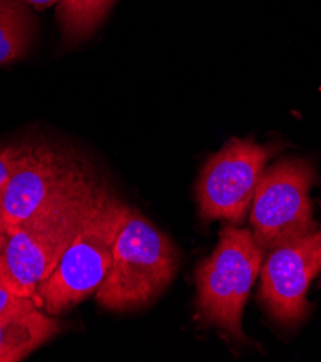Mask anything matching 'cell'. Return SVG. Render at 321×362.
Wrapping results in <instances>:
<instances>
[{
    "label": "cell",
    "mask_w": 321,
    "mask_h": 362,
    "mask_svg": "<svg viewBox=\"0 0 321 362\" xmlns=\"http://www.w3.org/2000/svg\"><path fill=\"white\" fill-rule=\"evenodd\" d=\"M104 187L98 177L86 191L5 228L0 241V273L16 295L37 302L40 286L55 270Z\"/></svg>",
    "instance_id": "1"
},
{
    "label": "cell",
    "mask_w": 321,
    "mask_h": 362,
    "mask_svg": "<svg viewBox=\"0 0 321 362\" xmlns=\"http://www.w3.org/2000/svg\"><path fill=\"white\" fill-rule=\"evenodd\" d=\"M180 266L172 240L137 211L129 208L118 235L109 273L96 299L107 310L125 312L154 302Z\"/></svg>",
    "instance_id": "2"
},
{
    "label": "cell",
    "mask_w": 321,
    "mask_h": 362,
    "mask_svg": "<svg viewBox=\"0 0 321 362\" xmlns=\"http://www.w3.org/2000/svg\"><path fill=\"white\" fill-rule=\"evenodd\" d=\"M129 206L106 185L86 223L37 295L48 315H60L97 292L113 262L118 235Z\"/></svg>",
    "instance_id": "3"
},
{
    "label": "cell",
    "mask_w": 321,
    "mask_h": 362,
    "mask_svg": "<svg viewBox=\"0 0 321 362\" xmlns=\"http://www.w3.org/2000/svg\"><path fill=\"white\" fill-rule=\"evenodd\" d=\"M264 255L251 231L227 226L211 256L197 269L198 313L232 341H244L243 310L262 270Z\"/></svg>",
    "instance_id": "4"
},
{
    "label": "cell",
    "mask_w": 321,
    "mask_h": 362,
    "mask_svg": "<svg viewBox=\"0 0 321 362\" xmlns=\"http://www.w3.org/2000/svg\"><path fill=\"white\" fill-rule=\"evenodd\" d=\"M97 179L90 165L68 151L48 143L18 146L13 170L0 198L4 228L86 191Z\"/></svg>",
    "instance_id": "5"
},
{
    "label": "cell",
    "mask_w": 321,
    "mask_h": 362,
    "mask_svg": "<svg viewBox=\"0 0 321 362\" xmlns=\"http://www.w3.org/2000/svg\"><path fill=\"white\" fill-rule=\"evenodd\" d=\"M317 182V170L307 159L281 160L264 170L251 206L254 237L264 250L317 228L310 199Z\"/></svg>",
    "instance_id": "6"
},
{
    "label": "cell",
    "mask_w": 321,
    "mask_h": 362,
    "mask_svg": "<svg viewBox=\"0 0 321 362\" xmlns=\"http://www.w3.org/2000/svg\"><path fill=\"white\" fill-rule=\"evenodd\" d=\"M282 148L279 143L261 146L252 139H232L223 149L211 155L196 185L203 218L242 224L252 206L266 163Z\"/></svg>",
    "instance_id": "7"
},
{
    "label": "cell",
    "mask_w": 321,
    "mask_h": 362,
    "mask_svg": "<svg viewBox=\"0 0 321 362\" xmlns=\"http://www.w3.org/2000/svg\"><path fill=\"white\" fill-rule=\"evenodd\" d=\"M259 298L268 315L294 328L310 315L307 292L321 273V227L269 250L262 264Z\"/></svg>",
    "instance_id": "8"
},
{
    "label": "cell",
    "mask_w": 321,
    "mask_h": 362,
    "mask_svg": "<svg viewBox=\"0 0 321 362\" xmlns=\"http://www.w3.org/2000/svg\"><path fill=\"white\" fill-rule=\"evenodd\" d=\"M60 331V323L37 303L0 312V362L23 359Z\"/></svg>",
    "instance_id": "9"
},
{
    "label": "cell",
    "mask_w": 321,
    "mask_h": 362,
    "mask_svg": "<svg viewBox=\"0 0 321 362\" xmlns=\"http://www.w3.org/2000/svg\"><path fill=\"white\" fill-rule=\"evenodd\" d=\"M32 21L19 0H0V65L12 62L29 48Z\"/></svg>",
    "instance_id": "10"
},
{
    "label": "cell",
    "mask_w": 321,
    "mask_h": 362,
    "mask_svg": "<svg viewBox=\"0 0 321 362\" xmlns=\"http://www.w3.org/2000/svg\"><path fill=\"white\" fill-rule=\"evenodd\" d=\"M115 0H61L58 21L64 38L80 41L89 36L109 12Z\"/></svg>",
    "instance_id": "11"
},
{
    "label": "cell",
    "mask_w": 321,
    "mask_h": 362,
    "mask_svg": "<svg viewBox=\"0 0 321 362\" xmlns=\"http://www.w3.org/2000/svg\"><path fill=\"white\" fill-rule=\"evenodd\" d=\"M37 303L35 300L29 298H23L16 295L12 288L8 286L5 281L2 273H0V312L9 310V309H16V308H23Z\"/></svg>",
    "instance_id": "12"
},
{
    "label": "cell",
    "mask_w": 321,
    "mask_h": 362,
    "mask_svg": "<svg viewBox=\"0 0 321 362\" xmlns=\"http://www.w3.org/2000/svg\"><path fill=\"white\" fill-rule=\"evenodd\" d=\"M16 160V148H0V198L8 184Z\"/></svg>",
    "instance_id": "13"
},
{
    "label": "cell",
    "mask_w": 321,
    "mask_h": 362,
    "mask_svg": "<svg viewBox=\"0 0 321 362\" xmlns=\"http://www.w3.org/2000/svg\"><path fill=\"white\" fill-rule=\"evenodd\" d=\"M21 2H26L37 9H47L52 5H58L61 0H21Z\"/></svg>",
    "instance_id": "14"
}]
</instances>
